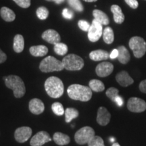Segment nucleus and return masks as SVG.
<instances>
[{
    "instance_id": "nucleus-1",
    "label": "nucleus",
    "mask_w": 146,
    "mask_h": 146,
    "mask_svg": "<svg viewBox=\"0 0 146 146\" xmlns=\"http://www.w3.org/2000/svg\"><path fill=\"white\" fill-rule=\"evenodd\" d=\"M68 96L74 100L81 102H88L92 97V90L89 87L73 84L67 89Z\"/></svg>"
},
{
    "instance_id": "nucleus-2",
    "label": "nucleus",
    "mask_w": 146,
    "mask_h": 146,
    "mask_svg": "<svg viewBox=\"0 0 146 146\" xmlns=\"http://www.w3.org/2000/svg\"><path fill=\"white\" fill-rule=\"evenodd\" d=\"M45 89L51 98H60L64 94V84L60 78L51 76L45 81Z\"/></svg>"
},
{
    "instance_id": "nucleus-3",
    "label": "nucleus",
    "mask_w": 146,
    "mask_h": 146,
    "mask_svg": "<svg viewBox=\"0 0 146 146\" xmlns=\"http://www.w3.org/2000/svg\"><path fill=\"white\" fill-rule=\"evenodd\" d=\"M5 84L8 88L12 89L16 98H21L26 92L25 83L22 78L16 75H10L4 78Z\"/></svg>"
},
{
    "instance_id": "nucleus-4",
    "label": "nucleus",
    "mask_w": 146,
    "mask_h": 146,
    "mask_svg": "<svg viewBox=\"0 0 146 146\" xmlns=\"http://www.w3.org/2000/svg\"><path fill=\"white\" fill-rule=\"evenodd\" d=\"M64 68L63 63L53 56H47L41 62L39 69L41 72H51L54 71H61Z\"/></svg>"
},
{
    "instance_id": "nucleus-5",
    "label": "nucleus",
    "mask_w": 146,
    "mask_h": 146,
    "mask_svg": "<svg viewBox=\"0 0 146 146\" xmlns=\"http://www.w3.org/2000/svg\"><path fill=\"white\" fill-rule=\"evenodd\" d=\"M64 68L67 70H80L84 66V60L76 54H68L62 60Z\"/></svg>"
},
{
    "instance_id": "nucleus-6",
    "label": "nucleus",
    "mask_w": 146,
    "mask_h": 146,
    "mask_svg": "<svg viewBox=\"0 0 146 146\" xmlns=\"http://www.w3.org/2000/svg\"><path fill=\"white\" fill-rule=\"evenodd\" d=\"M129 47L133 51L135 57L142 58L146 52V43L142 37L133 36L129 43Z\"/></svg>"
},
{
    "instance_id": "nucleus-7",
    "label": "nucleus",
    "mask_w": 146,
    "mask_h": 146,
    "mask_svg": "<svg viewBox=\"0 0 146 146\" xmlns=\"http://www.w3.org/2000/svg\"><path fill=\"white\" fill-rule=\"evenodd\" d=\"M94 136L95 131L94 129L90 127H84L76 131L74 135V139L79 145H84L88 143Z\"/></svg>"
},
{
    "instance_id": "nucleus-8",
    "label": "nucleus",
    "mask_w": 146,
    "mask_h": 146,
    "mask_svg": "<svg viewBox=\"0 0 146 146\" xmlns=\"http://www.w3.org/2000/svg\"><path fill=\"white\" fill-rule=\"evenodd\" d=\"M102 25L96 19H94L88 31V38L91 42H96L100 39L103 35Z\"/></svg>"
},
{
    "instance_id": "nucleus-9",
    "label": "nucleus",
    "mask_w": 146,
    "mask_h": 146,
    "mask_svg": "<svg viewBox=\"0 0 146 146\" xmlns=\"http://www.w3.org/2000/svg\"><path fill=\"white\" fill-rule=\"evenodd\" d=\"M127 108L132 112H143L146 110V102L138 98H131L128 100Z\"/></svg>"
},
{
    "instance_id": "nucleus-10",
    "label": "nucleus",
    "mask_w": 146,
    "mask_h": 146,
    "mask_svg": "<svg viewBox=\"0 0 146 146\" xmlns=\"http://www.w3.org/2000/svg\"><path fill=\"white\" fill-rule=\"evenodd\" d=\"M52 141V139L46 131H39L33 137L30 144L31 146H42L47 142Z\"/></svg>"
},
{
    "instance_id": "nucleus-11",
    "label": "nucleus",
    "mask_w": 146,
    "mask_h": 146,
    "mask_svg": "<svg viewBox=\"0 0 146 146\" xmlns=\"http://www.w3.org/2000/svg\"><path fill=\"white\" fill-rule=\"evenodd\" d=\"M32 129L29 127L18 128L14 133V137L18 143H25L31 137Z\"/></svg>"
},
{
    "instance_id": "nucleus-12",
    "label": "nucleus",
    "mask_w": 146,
    "mask_h": 146,
    "mask_svg": "<svg viewBox=\"0 0 146 146\" xmlns=\"http://www.w3.org/2000/svg\"><path fill=\"white\" fill-rule=\"evenodd\" d=\"M114 66L108 62H103L96 66V72L100 77H106L109 76L113 72Z\"/></svg>"
},
{
    "instance_id": "nucleus-13",
    "label": "nucleus",
    "mask_w": 146,
    "mask_h": 146,
    "mask_svg": "<svg viewBox=\"0 0 146 146\" xmlns=\"http://www.w3.org/2000/svg\"><path fill=\"white\" fill-rule=\"evenodd\" d=\"M42 38L45 41L54 45L59 43L61 40V37H60L59 33L53 29H48V30L43 32V33L42 34Z\"/></svg>"
},
{
    "instance_id": "nucleus-14",
    "label": "nucleus",
    "mask_w": 146,
    "mask_h": 146,
    "mask_svg": "<svg viewBox=\"0 0 146 146\" xmlns=\"http://www.w3.org/2000/svg\"><path fill=\"white\" fill-rule=\"evenodd\" d=\"M29 110L33 114L39 115L43 112L45 106L43 102L38 98H34L29 102Z\"/></svg>"
},
{
    "instance_id": "nucleus-15",
    "label": "nucleus",
    "mask_w": 146,
    "mask_h": 146,
    "mask_svg": "<svg viewBox=\"0 0 146 146\" xmlns=\"http://www.w3.org/2000/svg\"><path fill=\"white\" fill-rule=\"evenodd\" d=\"M111 118V114L108 110L104 107L99 108L97 116V122L99 125L106 126L110 123Z\"/></svg>"
},
{
    "instance_id": "nucleus-16",
    "label": "nucleus",
    "mask_w": 146,
    "mask_h": 146,
    "mask_svg": "<svg viewBox=\"0 0 146 146\" xmlns=\"http://www.w3.org/2000/svg\"><path fill=\"white\" fill-rule=\"evenodd\" d=\"M116 80L118 84L123 87L129 86L134 83L133 78L126 71H121L120 72L118 73L116 76Z\"/></svg>"
},
{
    "instance_id": "nucleus-17",
    "label": "nucleus",
    "mask_w": 146,
    "mask_h": 146,
    "mask_svg": "<svg viewBox=\"0 0 146 146\" xmlns=\"http://www.w3.org/2000/svg\"><path fill=\"white\" fill-rule=\"evenodd\" d=\"M89 58L94 61H101V60H108L110 58L108 52L105 50H98L92 51L89 54Z\"/></svg>"
},
{
    "instance_id": "nucleus-18",
    "label": "nucleus",
    "mask_w": 146,
    "mask_h": 146,
    "mask_svg": "<svg viewBox=\"0 0 146 146\" xmlns=\"http://www.w3.org/2000/svg\"><path fill=\"white\" fill-rule=\"evenodd\" d=\"M111 11L114 15V22L117 24H122L125 21V15L123 13L121 8L118 5H112Z\"/></svg>"
},
{
    "instance_id": "nucleus-19",
    "label": "nucleus",
    "mask_w": 146,
    "mask_h": 146,
    "mask_svg": "<svg viewBox=\"0 0 146 146\" xmlns=\"http://www.w3.org/2000/svg\"><path fill=\"white\" fill-rule=\"evenodd\" d=\"M29 52L35 57H42L48 53V48L45 45H36L31 47Z\"/></svg>"
},
{
    "instance_id": "nucleus-20",
    "label": "nucleus",
    "mask_w": 146,
    "mask_h": 146,
    "mask_svg": "<svg viewBox=\"0 0 146 146\" xmlns=\"http://www.w3.org/2000/svg\"><path fill=\"white\" fill-rule=\"evenodd\" d=\"M53 139L55 143L58 145H65L70 143V137L62 133H55L53 136Z\"/></svg>"
},
{
    "instance_id": "nucleus-21",
    "label": "nucleus",
    "mask_w": 146,
    "mask_h": 146,
    "mask_svg": "<svg viewBox=\"0 0 146 146\" xmlns=\"http://www.w3.org/2000/svg\"><path fill=\"white\" fill-rule=\"evenodd\" d=\"M118 60L121 64H126L129 62L130 60V54H129V51L125 46H119L118 48Z\"/></svg>"
},
{
    "instance_id": "nucleus-22",
    "label": "nucleus",
    "mask_w": 146,
    "mask_h": 146,
    "mask_svg": "<svg viewBox=\"0 0 146 146\" xmlns=\"http://www.w3.org/2000/svg\"><path fill=\"white\" fill-rule=\"evenodd\" d=\"M0 14L1 18L6 22H12L15 20L16 14L11 9L7 7H2L0 10Z\"/></svg>"
},
{
    "instance_id": "nucleus-23",
    "label": "nucleus",
    "mask_w": 146,
    "mask_h": 146,
    "mask_svg": "<svg viewBox=\"0 0 146 146\" xmlns=\"http://www.w3.org/2000/svg\"><path fill=\"white\" fill-rule=\"evenodd\" d=\"M93 16H94V19L98 21L102 25H108L110 23V20L108 16L101 10H94L93 11Z\"/></svg>"
},
{
    "instance_id": "nucleus-24",
    "label": "nucleus",
    "mask_w": 146,
    "mask_h": 146,
    "mask_svg": "<svg viewBox=\"0 0 146 146\" xmlns=\"http://www.w3.org/2000/svg\"><path fill=\"white\" fill-rule=\"evenodd\" d=\"M25 47V41L23 35H16L14 38L13 48L14 52L16 53H21Z\"/></svg>"
},
{
    "instance_id": "nucleus-25",
    "label": "nucleus",
    "mask_w": 146,
    "mask_h": 146,
    "mask_svg": "<svg viewBox=\"0 0 146 146\" xmlns=\"http://www.w3.org/2000/svg\"><path fill=\"white\" fill-rule=\"evenodd\" d=\"M103 39L106 43L111 44L114 40V31L111 27H108L103 31Z\"/></svg>"
},
{
    "instance_id": "nucleus-26",
    "label": "nucleus",
    "mask_w": 146,
    "mask_h": 146,
    "mask_svg": "<svg viewBox=\"0 0 146 146\" xmlns=\"http://www.w3.org/2000/svg\"><path fill=\"white\" fill-rule=\"evenodd\" d=\"M89 87L92 91L96 92H101L105 89L104 84L98 79H93L89 83Z\"/></svg>"
},
{
    "instance_id": "nucleus-27",
    "label": "nucleus",
    "mask_w": 146,
    "mask_h": 146,
    "mask_svg": "<svg viewBox=\"0 0 146 146\" xmlns=\"http://www.w3.org/2000/svg\"><path fill=\"white\" fill-rule=\"evenodd\" d=\"M65 119L66 123H70L71 120L74 119V118H77L78 116V113L77 110L75 108H68L65 110Z\"/></svg>"
},
{
    "instance_id": "nucleus-28",
    "label": "nucleus",
    "mask_w": 146,
    "mask_h": 146,
    "mask_svg": "<svg viewBox=\"0 0 146 146\" xmlns=\"http://www.w3.org/2000/svg\"><path fill=\"white\" fill-rule=\"evenodd\" d=\"M54 50L56 54L59 55V56H64V55L66 54V53L68 52V46L65 43L59 42V43L54 45Z\"/></svg>"
},
{
    "instance_id": "nucleus-29",
    "label": "nucleus",
    "mask_w": 146,
    "mask_h": 146,
    "mask_svg": "<svg viewBox=\"0 0 146 146\" xmlns=\"http://www.w3.org/2000/svg\"><path fill=\"white\" fill-rule=\"evenodd\" d=\"M52 109L53 112L56 115H58V116H62L65 112L62 104L60 102H55V103L53 104L52 106Z\"/></svg>"
},
{
    "instance_id": "nucleus-30",
    "label": "nucleus",
    "mask_w": 146,
    "mask_h": 146,
    "mask_svg": "<svg viewBox=\"0 0 146 146\" xmlns=\"http://www.w3.org/2000/svg\"><path fill=\"white\" fill-rule=\"evenodd\" d=\"M68 3L71 8L77 12H83L84 10L83 5L80 0H68Z\"/></svg>"
},
{
    "instance_id": "nucleus-31",
    "label": "nucleus",
    "mask_w": 146,
    "mask_h": 146,
    "mask_svg": "<svg viewBox=\"0 0 146 146\" xmlns=\"http://www.w3.org/2000/svg\"><path fill=\"white\" fill-rule=\"evenodd\" d=\"M36 14L40 20H45L49 16V11L45 7L41 6L37 8L36 11Z\"/></svg>"
},
{
    "instance_id": "nucleus-32",
    "label": "nucleus",
    "mask_w": 146,
    "mask_h": 146,
    "mask_svg": "<svg viewBox=\"0 0 146 146\" xmlns=\"http://www.w3.org/2000/svg\"><path fill=\"white\" fill-rule=\"evenodd\" d=\"M88 146H105L104 140L100 136L95 135L90 141H89Z\"/></svg>"
},
{
    "instance_id": "nucleus-33",
    "label": "nucleus",
    "mask_w": 146,
    "mask_h": 146,
    "mask_svg": "<svg viewBox=\"0 0 146 146\" xmlns=\"http://www.w3.org/2000/svg\"><path fill=\"white\" fill-rule=\"evenodd\" d=\"M118 93H119V91L117 89L114 88V87H110V88H109L106 91V96L108 97L110 99L112 100L113 102H114L115 99L119 96Z\"/></svg>"
},
{
    "instance_id": "nucleus-34",
    "label": "nucleus",
    "mask_w": 146,
    "mask_h": 146,
    "mask_svg": "<svg viewBox=\"0 0 146 146\" xmlns=\"http://www.w3.org/2000/svg\"><path fill=\"white\" fill-rule=\"evenodd\" d=\"M78 26L83 31H88L91 25L87 21H84V20H80L78 22Z\"/></svg>"
},
{
    "instance_id": "nucleus-35",
    "label": "nucleus",
    "mask_w": 146,
    "mask_h": 146,
    "mask_svg": "<svg viewBox=\"0 0 146 146\" xmlns=\"http://www.w3.org/2000/svg\"><path fill=\"white\" fill-rule=\"evenodd\" d=\"M13 1L23 8H27L31 5V0H13Z\"/></svg>"
},
{
    "instance_id": "nucleus-36",
    "label": "nucleus",
    "mask_w": 146,
    "mask_h": 146,
    "mask_svg": "<svg viewBox=\"0 0 146 146\" xmlns=\"http://www.w3.org/2000/svg\"><path fill=\"white\" fill-rule=\"evenodd\" d=\"M62 16L63 17L66 18V19L70 20L72 19L74 16V13H73L72 11L69 10L68 8H64L62 10Z\"/></svg>"
},
{
    "instance_id": "nucleus-37",
    "label": "nucleus",
    "mask_w": 146,
    "mask_h": 146,
    "mask_svg": "<svg viewBox=\"0 0 146 146\" xmlns=\"http://www.w3.org/2000/svg\"><path fill=\"white\" fill-rule=\"evenodd\" d=\"M125 2L127 3L129 7H131L133 9H137L139 6V3L137 0H125Z\"/></svg>"
},
{
    "instance_id": "nucleus-38",
    "label": "nucleus",
    "mask_w": 146,
    "mask_h": 146,
    "mask_svg": "<svg viewBox=\"0 0 146 146\" xmlns=\"http://www.w3.org/2000/svg\"><path fill=\"white\" fill-rule=\"evenodd\" d=\"M139 89L141 92L146 94V79L142 81L139 84Z\"/></svg>"
},
{
    "instance_id": "nucleus-39",
    "label": "nucleus",
    "mask_w": 146,
    "mask_h": 146,
    "mask_svg": "<svg viewBox=\"0 0 146 146\" xmlns=\"http://www.w3.org/2000/svg\"><path fill=\"white\" fill-rule=\"evenodd\" d=\"M114 102H115V103H116V104H117L118 106H120V107L122 106H123V104H124L123 99L120 96H118L117 98H116V99H115Z\"/></svg>"
},
{
    "instance_id": "nucleus-40",
    "label": "nucleus",
    "mask_w": 146,
    "mask_h": 146,
    "mask_svg": "<svg viewBox=\"0 0 146 146\" xmlns=\"http://www.w3.org/2000/svg\"><path fill=\"white\" fill-rule=\"evenodd\" d=\"M118 49H114V50H113L112 51L111 54H110V58L111 59H115V58H118Z\"/></svg>"
},
{
    "instance_id": "nucleus-41",
    "label": "nucleus",
    "mask_w": 146,
    "mask_h": 146,
    "mask_svg": "<svg viewBox=\"0 0 146 146\" xmlns=\"http://www.w3.org/2000/svg\"><path fill=\"white\" fill-rule=\"evenodd\" d=\"M7 60V56L4 52H3L0 49V64L4 62L5 60Z\"/></svg>"
},
{
    "instance_id": "nucleus-42",
    "label": "nucleus",
    "mask_w": 146,
    "mask_h": 146,
    "mask_svg": "<svg viewBox=\"0 0 146 146\" xmlns=\"http://www.w3.org/2000/svg\"><path fill=\"white\" fill-rule=\"evenodd\" d=\"M47 1H54L56 4H61L62 3H63L65 0H46Z\"/></svg>"
},
{
    "instance_id": "nucleus-43",
    "label": "nucleus",
    "mask_w": 146,
    "mask_h": 146,
    "mask_svg": "<svg viewBox=\"0 0 146 146\" xmlns=\"http://www.w3.org/2000/svg\"><path fill=\"white\" fill-rule=\"evenodd\" d=\"M84 1H86V2H95L97 0H84Z\"/></svg>"
},
{
    "instance_id": "nucleus-44",
    "label": "nucleus",
    "mask_w": 146,
    "mask_h": 146,
    "mask_svg": "<svg viewBox=\"0 0 146 146\" xmlns=\"http://www.w3.org/2000/svg\"><path fill=\"white\" fill-rule=\"evenodd\" d=\"M112 146H120V145H119V143H114L112 144Z\"/></svg>"
},
{
    "instance_id": "nucleus-45",
    "label": "nucleus",
    "mask_w": 146,
    "mask_h": 146,
    "mask_svg": "<svg viewBox=\"0 0 146 146\" xmlns=\"http://www.w3.org/2000/svg\"><path fill=\"white\" fill-rule=\"evenodd\" d=\"M110 141L111 142H114V141H115L114 138H113V137H112V138H110Z\"/></svg>"
}]
</instances>
